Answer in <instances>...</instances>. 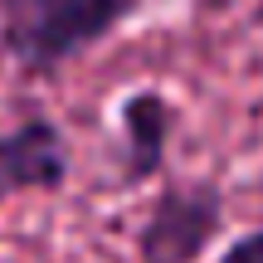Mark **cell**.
Listing matches in <instances>:
<instances>
[{"mask_svg": "<svg viewBox=\"0 0 263 263\" xmlns=\"http://www.w3.org/2000/svg\"><path fill=\"white\" fill-rule=\"evenodd\" d=\"M68 180V137L49 117L0 132V210L15 190H59Z\"/></svg>", "mask_w": 263, "mask_h": 263, "instance_id": "cell-3", "label": "cell"}, {"mask_svg": "<svg viewBox=\"0 0 263 263\" xmlns=\"http://www.w3.org/2000/svg\"><path fill=\"white\" fill-rule=\"evenodd\" d=\"M224 229V190L210 180H166L137 234L141 263H200Z\"/></svg>", "mask_w": 263, "mask_h": 263, "instance_id": "cell-2", "label": "cell"}, {"mask_svg": "<svg viewBox=\"0 0 263 263\" xmlns=\"http://www.w3.org/2000/svg\"><path fill=\"white\" fill-rule=\"evenodd\" d=\"M117 122H122V185L156 180L166 166L171 132L180 127V107L156 88H137L122 98Z\"/></svg>", "mask_w": 263, "mask_h": 263, "instance_id": "cell-4", "label": "cell"}, {"mask_svg": "<svg viewBox=\"0 0 263 263\" xmlns=\"http://www.w3.org/2000/svg\"><path fill=\"white\" fill-rule=\"evenodd\" d=\"M219 263H263V229H254V234L234 239V244L219 254Z\"/></svg>", "mask_w": 263, "mask_h": 263, "instance_id": "cell-5", "label": "cell"}, {"mask_svg": "<svg viewBox=\"0 0 263 263\" xmlns=\"http://www.w3.org/2000/svg\"><path fill=\"white\" fill-rule=\"evenodd\" d=\"M141 5L146 0H0V59L25 78H54Z\"/></svg>", "mask_w": 263, "mask_h": 263, "instance_id": "cell-1", "label": "cell"}]
</instances>
